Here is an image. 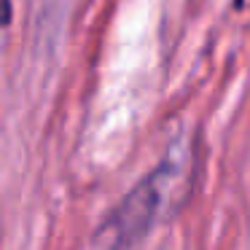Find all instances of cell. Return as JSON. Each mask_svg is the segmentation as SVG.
<instances>
[{"mask_svg": "<svg viewBox=\"0 0 250 250\" xmlns=\"http://www.w3.org/2000/svg\"><path fill=\"white\" fill-rule=\"evenodd\" d=\"M8 19H11V3L8 0H0V27L8 24Z\"/></svg>", "mask_w": 250, "mask_h": 250, "instance_id": "cell-2", "label": "cell"}, {"mask_svg": "<svg viewBox=\"0 0 250 250\" xmlns=\"http://www.w3.org/2000/svg\"><path fill=\"white\" fill-rule=\"evenodd\" d=\"M194 148L178 140L169 146L164 159L119 202L105 221L100 239L105 250H129L156 229V223L172 218L188 202L194 188Z\"/></svg>", "mask_w": 250, "mask_h": 250, "instance_id": "cell-1", "label": "cell"}]
</instances>
